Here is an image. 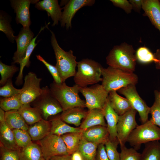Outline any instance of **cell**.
Returning <instances> with one entry per match:
<instances>
[{
  "label": "cell",
  "instance_id": "6da1fadb",
  "mask_svg": "<svg viewBox=\"0 0 160 160\" xmlns=\"http://www.w3.org/2000/svg\"><path fill=\"white\" fill-rule=\"evenodd\" d=\"M101 75V85L108 92L117 91L130 84L135 85L138 80L137 76L133 72L109 66L102 67Z\"/></svg>",
  "mask_w": 160,
  "mask_h": 160
},
{
  "label": "cell",
  "instance_id": "7a4b0ae2",
  "mask_svg": "<svg viewBox=\"0 0 160 160\" xmlns=\"http://www.w3.org/2000/svg\"><path fill=\"white\" fill-rule=\"evenodd\" d=\"M137 60L133 47L126 43L114 46L106 57L109 66L133 72Z\"/></svg>",
  "mask_w": 160,
  "mask_h": 160
},
{
  "label": "cell",
  "instance_id": "3957f363",
  "mask_svg": "<svg viewBox=\"0 0 160 160\" xmlns=\"http://www.w3.org/2000/svg\"><path fill=\"white\" fill-rule=\"evenodd\" d=\"M48 28L51 33V44L54 50L56 61V67L63 82L68 78L74 76L76 72L77 62L73 51L70 50L65 51L59 45L54 33Z\"/></svg>",
  "mask_w": 160,
  "mask_h": 160
},
{
  "label": "cell",
  "instance_id": "277c9868",
  "mask_svg": "<svg viewBox=\"0 0 160 160\" xmlns=\"http://www.w3.org/2000/svg\"><path fill=\"white\" fill-rule=\"evenodd\" d=\"M49 88L63 111L74 107H86L85 101L79 96L80 87L77 85L69 87L65 82L57 84L53 81L50 85Z\"/></svg>",
  "mask_w": 160,
  "mask_h": 160
},
{
  "label": "cell",
  "instance_id": "5b68a950",
  "mask_svg": "<svg viewBox=\"0 0 160 160\" xmlns=\"http://www.w3.org/2000/svg\"><path fill=\"white\" fill-rule=\"evenodd\" d=\"M77 71L74 76L75 84L80 88L87 87L102 81V67L97 62L89 59H84L77 62Z\"/></svg>",
  "mask_w": 160,
  "mask_h": 160
},
{
  "label": "cell",
  "instance_id": "8992f818",
  "mask_svg": "<svg viewBox=\"0 0 160 160\" xmlns=\"http://www.w3.org/2000/svg\"><path fill=\"white\" fill-rule=\"evenodd\" d=\"M160 140V128L150 119L145 123L138 125L133 130L127 140L130 145L137 151L141 144Z\"/></svg>",
  "mask_w": 160,
  "mask_h": 160
},
{
  "label": "cell",
  "instance_id": "52a82bcc",
  "mask_svg": "<svg viewBox=\"0 0 160 160\" xmlns=\"http://www.w3.org/2000/svg\"><path fill=\"white\" fill-rule=\"evenodd\" d=\"M42 88L41 94L32 103L34 107L39 110L43 119L47 120L50 116L62 112L63 110L49 88L46 86Z\"/></svg>",
  "mask_w": 160,
  "mask_h": 160
},
{
  "label": "cell",
  "instance_id": "ba28073f",
  "mask_svg": "<svg viewBox=\"0 0 160 160\" xmlns=\"http://www.w3.org/2000/svg\"><path fill=\"white\" fill-rule=\"evenodd\" d=\"M79 92L85 98V105L88 110H102L108 99L109 92L101 84H98L89 87L80 88Z\"/></svg>",
  "mask_w": 160,
  "mask_h": 160
},
{
  "label": "cell",
  "instance_id": "9c48e42d",
  "mask_svg": "<svg viewBox=\"0 0 160 160\" xmlns=\"http://www.w3.org/2000/svg\"><path fill=\"white\" fill-rule=\"evenodd\" d=\"M135 85L130 84L119 89L117 91L125 97L132 108L138 112L140 120L142 124H143L149 120L148 115L150 112V107L147 105L139 95Z\"/></svg>",
  "mask_w": 160,
  "mask_h": 160
},
{
  "label": "cell",
  "instance_id": "30bf717a",
  "mask_svg": "<svg viewBox=\"0 0 160 160\" xmlns=\"http://www.w3.org/2000/svg\"><path fill=\"white\" fill-rule=\"evenodd\" d=\"M45 159H49L53 156L69 155L61 136L49 134L39 141Z\"/></svg>",
  "mask_w": 160,
  "mask_h": 160
},
{
  "label": "cell",
  "instance_id": "8fae6325",
  "mask_svg": "<svg viewBox=\"0 0 160 160\" xmlns=\"http://www.w3.org/2000/svg\"><path fill=\"white\" fill-rule=\"evenodd\" d=\"M41 80L33 72H30L26 75L20 94L23 105L30 104L41 94L42 89L40 84Z\"/></svg>",
  "mask_w": 160,
  "mask_h": 160
},
{
  "label": "cell",
  "instance_id": "7c38bea8",
  "mask_svg": "<svg viewBox=\"0 0 160 160\" xmlns=\"http://www.w3.org/2000/svg\"><path fill=\"white\" fill-rule=\"evenodd\" d=\"M137 112L132 108L124 114L119 116L116 129L120 148L125 146L130 134L138 125L135 119Z\"/></svg>",
  "mask_w": 160,
  "mask_h": 160
},
{
  "label": "cell",
  "instance_id": "4fadbf2b",
  "mask_svg": "<svg viewBox=\"0 0 160 160\" xmlns=\"http://www.w3.org/2000/svg\"><path fill=\"white\" fill-rule=\"evenodd\" d=\"M94 0H71L63 8L60 20L61 25L67 29L71 27V21L76 12L81 8L92 6L95 3Z\"/></svg>",
  "mask_w": 160,
  "mask_h": 160
},
{
  "label": "cell",
  "instance_id": "5bb4252c",
  "mask_svg": "<svg viewBox=\"0 0 160 160\" xmlns=\"http://www.w3.org/2000/svg\"><path fill=\"white\" fill-rule=\"evenodd\" d=\"M39 0H12L11 5L16 13V20L25 29H29L31 24L29 7L31 3L36 4Z\"/></svg>",
  "mask_w": 160,
  "mask_h": 160
},
{
  "label": "cell",
  "instance_id": "9a60e30c",
  "mask_svg": "<svg viewBox=\"0 0 160 160\" xmlns=\"http://www.w3.org/2000/svg\"><path fill=\"white\" fill-rule=\"evenodd\" d=\"M34 34L30 28H22L15 40L17 49L12 58L13 63L20 64L25 57L27 49L33 38Z\"/></svg>",
  "mask_w": 160,
  "mask_h": 160
},
{
  "label": "cell",
  "instance_id": "2e32d148",
  "mask_svg": "<svg viewBox=\"0 0 160 160\" xmlns=\"http://www.w3.org/2000/svg\"><path fill=\"white\" fill-rule=\"evenodd\" d=\"M82 137L86 140L98 144L105 142L109 139L107 127L98 125L89 127L82 132Z\"/></svg>",
  "mask_w": 160,
  "mask_h": 160
},
{
  "label": "cell",
  "instance_id": "e0dca14e",
  "mask_svg": "<svg viewBox=\"0 0 160 160\" xmlns=\"http://www.w3.org/2000/svg\"><path fill=\"white\" fill-rule=\"evenodd\" d=\"M102 110L106 121L109 139L113 141H118L116 127L119 116L111 106L108 97Z\"/></svg>",
  "mask_w": 160,
  "mask_h": 160
},
{
  "label": "cell",
  "instance_id": "ac0fdd59",
  "mask_svg": "<svg viewBox=\"0 0 160 160\" xmlns=\"http://www.w3.org/2000/svg\"><path fill=\"white\" fill-rule=\"evenodd\" d=\"M142 8L152 24L160 32V1L143 0Z\"/></svg>",
  "mask_w": 160,
  "mask_h": 160
},
{
  "label": "cell",
  "instance_id": "d6986e66",
  "mask_svg": "<svg viewBox=\"0 0 160 160\" xmlns=\"http://www.w3.org/2000/svg\"><path fill=\"white\" fill-rule=\"evenodd\" d=\"M35 7L40 10L46 11L52 18V26L58 25L60 21L62 12L61 9L57 0H43L39 1L35 5Z\"/></svg>",
  "mask_w": 160,
  "mask_h": 160
},
{
  "label": "cell",
  "instance_id": "ffe728a7",
  "mask_svg": "<svg viewBox=\"0 0 160 160\" xmlns=\"http://www.w3.org/2000/svg\"><path fill=\"white\" fill-rule=\"evenodd\" d=\"M84 108L76 107L63 111L60 117L64 121L78 127L81 124V121L86 116L88 111Z\"/></svg>",
  "mask_w": 160,
  "mask_h": 160
},
{
  "label": "cell",
  "instance_id": "44dd1931",
  "mask_svg": "<svg viewBox=\"0 0 160 160\" xmlns=\"http://www.w3.org/2000/svg\"><path fill=\"white\" fill-rule=\"evenodd\" d=\"M0 146L5 148L19 151L13 132L5 121L0 122Z\"/></svg>",
  "mask_w": 160,
  "mask_h": 160
},
{
  "label": "cell",
  "instance_id": "7402d4cb",
  "mask_svg": "<svg viewBox=\"0 0 160 160\" xmlns=\"http://www.w3.org/2000/svg\"><path fill=\"white\" fill-rule=\"evenodd\" d=\"M102 110L93 109L88 110L87 115L79 127L83 130L98 125L107 127Z\"/></svg>",
  "mask_w": 160,
  "mask_h": 160
},
{
  "label": "cell",
  "instance_id": "603a6c76",
  "mask_svg": "<svg viewBox=\"0 0 160 160\" xmlns=\"http://www.w3.org/2000/svg\"><path fill=\"white\" fill-rule=\"evenodd\" d=\"M50 130V122L42 119L29 127L27 132L32 141H39L49 135Z\"/></svg>",
  "mask_w": 160,
  "mask_h": 160
},
{
  "label": "cell",
  "instance_id": "cb8c5ba5",
  "mask_svg": "<svg viewBox=\"0 0 160 160\" xmlns=\"http://www.w3.org/2000/svg\"><path fill=\"white\" fill-rule=\"evenodd\" d=\"M108 97L111 106L119 116L124 114L132 108L129 101L119 95L116 91L110 92Z\"/></svg>",
  "mask_w": 160,
  "mask_h": 160
},
{
  "label": "cell",
  "instance_id": "d4e9b609",
  "mask_svg": "<svg viewBox=\"0 0 160 160\" xmlns=\"http://www.w3.org/2000/svg\"><path fill=\"white\" fill-rule=\"evenodd\" d=\"M51 130L49 134L61 136L72 132H81L83 130L80 127H71L63 121L60 116L52 119L50 121Z\"/></svg>",
  "mask_w": 160,
  "mask_h": 160
},
{
  "label": "cell",
  "instance_id": "484cf974",
  "mask_svg": "<svg viewBox=\"0 0 160 160\" xmlns=\"http://www.w3.org/2000/svg\"><path fill=\"white\" fill-rule=\"evenodd\" d=\"M5 122L12 130L20 129L27 131L29 128L18 110L5 112Z\"/></svg>",
  "mask_w": 160,
  "mask_h": 160
},
{
  "label": "cell",
  "instance_id": "4316f807",
  "mask_svg": "<svg viewBox=\"0 0 160 160\" xmlns=\"http://www.w3.org/2000/svg\"><path fill=\"white\" fill-rule=\"evenodd\" d=\"M18 152L20 160H44L39 145L33 143Z\"/></svg>",
  "mask_w": 160,
  "mask_h": 160
},
{
  "label": "cell",
  "instance_id": "83f0119b",
  "mask_svg": "<svg viewBox=\"0 0 160 160\" xmlns=\"http://www.w3.org/2000/svg\"><path fill=\"white\" fill-rule=\"evenodd\" d=\"M18 110L28 125L34 124L43 119L39 110L31 107L30 104L23 105Z\"/></svg>",
  "mask_w": 160,
  "mask_h": 160
},
{
  "label": "cell",
  "instance_id": "f1b7e54d",
  "mask_svg": "<svg viewBox=\"0 0 160 160\" xmlns=\"http://www.w3.org/2000/svg\"><path fill=\"white\" fill-rule=\"evenodd\" d=\"M140 160H160V143L159 141L145 144Z\"/></svg>",
  "mask_w": 160,
  "mask_h": 160
},
{
  "label": "cell",
  "instance_id": "f546056e",
  "mask_svg": "<svg viewBox=\"0 0 160 160\" xmlns=\"http://www.w3.org/2000/svg\"><path fill=\"white\" fill-rule=\"evenodd\" d=\"M45 27H46V26L41 28L39 33L33 39L27 49L25 57L21 63L20 64L19 72L18 76L16 78V80L15 81V84L17 85H21L22 83L23 77V71L24 68L25 66L28 67L29 66L30 56L37 44V43H35L36 40L39 34Z\"/></svg>",
  "mask_w": 160,
  "mask_h": 160
},
{
  "label": "cell",
  "instance_id": "4dcf8cb0",
  "mask_svg": "<svg viewBox=\"0 0 160 160\" xmlns=\"http://www.w3.org/2000/svg\"><path fill=\"white\" fill-rule=\"evenodd\" d=\"M98 145L89 142L82 137L77 150L81 153L84 160H95Z\"/></svg>",
  "mask_w": 160,
  "mask_h": 160
},
{
  "label": "cell",
  "instance_id": "1f68e13d",
  "mask_svg": "<svg viewBox=\"0 0 160 160\" xmlns=\"http://www.w3.org/2000/svg\"><path fill=\"white\" fill-rule=\"evenodd\" d=\"M61 136L65 143L69 155H71L78 150L82 138V132L69 133Z\"/></svg>",
  "mask_w": 160,
  "mask_h": 160
},
{
  "label": "cell",
  "instance_id": "d6a6232c",
  "mask_svg": "<svg viewBox=\"0 0 160 160\" xmlns=\"http://www.w3.org/2000/svg\"><path fill=\"white\" fill-rule=\"evenodd\" d=\"M23 105L20 95L0 99V108L7 112L11 110H18Z\"/></svg>",
  "mask_w": 160,
  "mask_h": 160
},
{
  "label": "cell",
  "instance_id": "836d02e7",
  "mask_svg": "<svg viewBox=\"0 0 160 160\" xmlns=\"http://www.w3.org/2000/svg\"><path fill=\"white\" fill-rule=\"evenodd\" d=\"M154 94V101L150 107V113L151 117L150 119L160 128V90H155Z\"/></svg>",
  "mask_w": 160,
  "mask_h": 160
},
{
  "label": "cell",
  "instance_id": "e575fe53",
  "mask_svg": "<svg viewBox=\"0 0 160 160\" xmlns=\"http://www.w3.org/2000/svg\"><path fill=\"white\" fill-rule=\"evenodd\" d=\"M12 130L16 144L20 149L26 147L33 143L27 131L20 129Z\"/></svg>",
  "mask_w": 160,
  "mask_h": 160
},
{
  "label": "cell",
  "instance_id": "d590c367",
  "mask_svg": "<svg viewBox=\"0 0 160 160\" xmlns=\"http://www.w3.org/2000/svg\"><path fill=\"white\" fill-rule=\"evenodd\" d=\"M18 70V68L15 65H7L0 61V73L1 77L0 80V85H4L9 79H11Z\"/></svg>",
  "mask_w": 160,
  "mask_h": 160
},
{
  "label": "cell",
  "instance_id": "8d00e7d4",
  "mask_svg": "<svg viewBox=\"0 0 160 160\" xmlns=\"http://www.w3.org/2000/svg\"><path fill=\"white\" fill-rule=\"evenodd\" d=\"M137 60L142 63H149L154 62V54L147 47H139L136 53Z\"/></svg>",
  "mask_w": 160,
  "mask_h": 160
},
{
  "label": "cell",
  "instance_id": "74e56055",
  "mask_svg": "<svg viewBox=\"0 0 160 160\" xmlns=\"http://www.w3.org/2000/svg\"><path fill=\"white\" fill-rule=\"evenodd\" d=\"M118 141H113L109 139L105 143V150L109 160H120V154L117 150Z\"/></svg>",
  "mask_w": 160,
  "mask_h": 160
},
{
  "label": "cell",
  "instance_id": "f35d334b",
  "mask_svg": "<svg viewBox=\"0 0 160 160\" xmlns=\"http://www.w3.org/2000/svg\"><path fill=\"white\" fill-rule=\"evenodd\" d=\"M20 92L21 89H17L14 87L12 79H10L0 87V95L3 98L9 97L20 94Z\"/></svg>",
  "mask_w": 160,
  "mask_h": 160
},
{
  "label": "cell",
  "instance_id": "ab89813d",
  "mask_svg": "<svg viewBox=\"0 0 160 160\" xmlns=\"http://www.w3.org/2000/svg\"><path fill=\"white\" fill-rule=\"evenodd\" d=\"M0 31L6 34L10 41L14 42L16 37L14 35V32L11 27L7 18L1 14L0 17Z\"/></svg>",
  "mask_w": 160,
  "mask_h": 160
},
{
  "label": "cell",
  "instance_id": "60d3db41",
  "mask_svg": "<svg viewBox=\"0 0 160 160\" xmlns=\"http://www.w3.org/2000/svg\"><path fill=\"white\" fill-rule=\"evenodd\" d=\"M120 160H140L141 153L133 148H128L125 146L121 147Z\"/></svg>",
  "mask_w": 160,
  "mask_h": 160
},
{
  "label": "cell",
  "instance_id": "b9f144b4",
  "mask_svg": "<svg viewBox=\"0 0 160 160\" xmlns=\"http://www.w3.org/2000/svg\"><path fill=\"white\" fill-rule=\"evenodd\" d=\"M36 57L37 59L41 62L47 68L52 76L54 81L57 84H60L63 82L55 66L50 64L40 55H36Z\"/></svg>",
  "mask_w": 160,
  "mask_h": 160
},
{
  "label": "cell",
  "instance_id": "7bdbcfd3",
  "mask_svg": "<svg viewBox=\"0 0 160 160\" xmlns=\"http://www.w3.org/2000/svg\"><path fill=\"white\" fill-rule=\"evenodd\" d=\"M1 160H20L18 152L0 146Z\"/></svg>",
  "mask_w": 160,
  "mask_h": 160
},
{
  "label": "cell",
  "instance_id": "ee69618b",
  "mask_svg": "<svg viewBox=\"0 0 160 160\" xmlns=\"http://www.w3.org/2000/svg\"><path fill=\"white\" fill-rule=\"evenodd\" d=\"M115 6L123 9L127 13L131 12L133 9L131 4L127 0H110Z\"/></svg>",
  "mask_w": 160,
  "mask_h": 160
},
{
  "label": "cell",
  "instance_id": "f6af8a7d",
  "mask_svg": "<svg viewBox=\"0 0 160 160\" xmlns=\"http://www.w3.org/2000/svg\"><path fill=\"white\" fill-rule=\"evenodd\" d=\"M95 160H109L105 150L104 144L101 143L98 145Z\"/></svg>",
  "mask_w": 160,
  "mask_h": 160
},
{
  "label": "cell",
  "instance_id": "bcb514c9",
  "mask_svg": "<svg viewBox=\"0 0 160 160\" xmlns=\"http://www.w3.org/2000/svg\"><path fill=\"white\" fill-rule=\"evenodd\" d=\"M129 1L132 4L133 9L139 12L142 8L143 0H130Z\"/></svg>",
  "mask_w": 160,
  "mask_h": 160
},
{
  "label": "cell",
  "instance_id": "7dc6e473",
  "mask_svg": "<svg viewBox=\"0 0 160 160\" xmlns=\"http://www.w3.org/2000/svg\"><path fill=\"white\" fill-rule=\"evenodd\" d=\"M156 68L160 70V48L157 49L156 52L154 54Z\"/></svg>",
  "mask_w": 160,
  "mask_h": 160
},
{
  "label": "cell",
  "instance_id": "c3c4849f",
  "mask_svg": "<svg viewBox=\"0 0 160 160\" xmlns=\"http://www.w3.org/2000/svg\"><path fill=\"white\" fill-rule=\"evenodd\" d=\"M49 160H72L71 155L58 156L51 158Z\"/></svg>",
  "mask_w": 160,
  "mask_h": 160
},
{
  "label": "cell",
  "instance_id": "681fc988",
  "mask_svg": "<svg viewBox=\"0 0 160 160\" xmlns=\"http://www.w3.org/2000/svg\"><path fill=\"white\" fill-rule=\"evenodd\" d=\"M72 160H84L81 153L77 150L71 155Z\"/></svg>",
  "mask_w": 160,
  "mask_h": 160
},
{
  "label": "cell",
  "instance_id": "f907efd6",
  "mask_svg": "<svg viewBox=\"0 0 160 160\" xmlns=\"http://www.w3.org/2000/svg\"><path fill=\"white\" fill-rule=\"evenodd\" d=\"M5 121V112L0 108V122Z\"/></svg>",
  "mask_w": 160,
  "mask_h": 160
},
{
  "label": "cell",
  "instance_id": "816d5d0a",
  "mask_svg": "<svg viewBox=\"0 0 160 160\" xmlns=\"http://www.w3.org/2000/svg\"><path fill=\"white\" fill-rule=\"evenodd\" d=\"M44 160H49V159H44Z\"/></svg>",
  "mask_w": 160,
  "mask_h": 160
}]
</instances>
